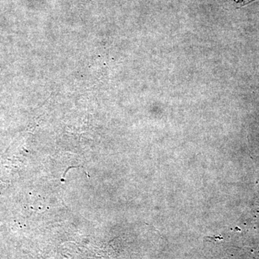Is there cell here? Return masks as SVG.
I'll return each instance as SVG.
<instances>
[{
    "mask_svg": "<svg viewBox=\"0 0 259 259\" xmlns=\"http://www.w3.org/2000/svg\"><path fill=\"white\" fill-rule=\"evenodd\" d=\"M235 2L238 5H244L248 4V3H251L254 0H234Z\"/></svg>",
    "mask_w": 259,
    "mask_h": 259,
    "instance_id": "obj_1",
    "label": "cell"
}]
</instances>
